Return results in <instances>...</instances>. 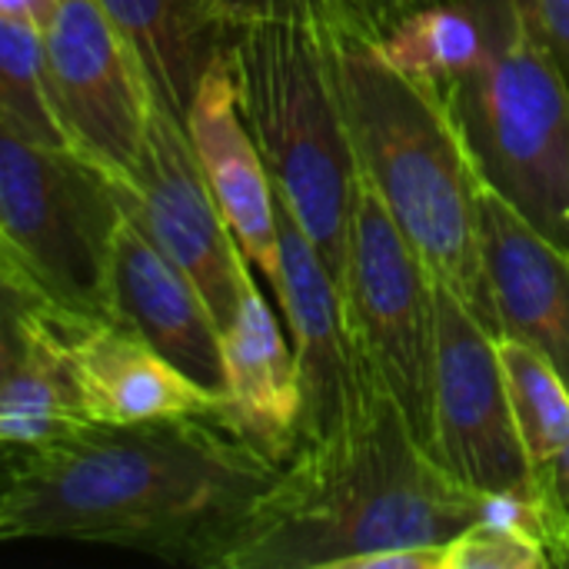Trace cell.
Returning a JSON list of instances; mask_svg holds the SVG:
<instances>
[{"label":"cell","mask_w":569,"mask_h":569,"mask_svg":"<svg viewBox=\"0 0 569 569\" xmlns=\"http://www.w3.org/2000/svg\"><path fill=\"white\" fill-rule=\"evenodd\" d=\"M280 467L223 417L90 423L27 450L0 543L77 540L210 569Z\"/></svg>","instance_id":"6da1fadb"},{"label":"cell","mask_w":569,"mask_h":569,"mask_svg":"<svg viewBox=\"0 0 569 569\" xmlns=\"http://www.w3.org/2000/svg\"><path fill=\"white\" fill-rule=\"evenodd\" d=\"M490 507L493 497L453 480L380 393L347 427L297 447L210 569H347L363 553L447 543Z\"/></svg>","instance_id":"7a4b0ae2"},{"label":"cell","mask_w":569,"mask_h":569,"mask_svg":"<svg viewBox=\"0 0 569 569\" xmlns=\"http://www.w3.org/2000/svg\"><path fill=\"white\" fill-rule=\"evenodd\" d=\"M333 43L363 180L433 280L497 337L480 243V173L447 97L397 70L370 40L333 33Z\"/></svg>","instance_id":"3957f363"},{"label":"cell","mask_w":569,"mask_h":569,"mask_svg":"<svg viewBox=\"0 0 569 569\" xmlns=\"http://www.w3.org/2000/svg\"><path fill=\"white\" fill-rule=\"evenodd\" d=\"M230 70L277 200L340 287L360 167L333 33L300 20L240 23L230 40Z\"/></svg>","instance_id":"277c9868"},{"label":"cell","mask_w":569,"mask_h":569,"mask_svg":"<svg viewBox=\"0 0 569 569\" xmlns=\"http://www.w3.org/2000/svg\"><path fill=\"white\" fill-rule=\"evenodd\" d=\"M487 47L443 90L480 180L569 250V83L530 33L520 0H467Z\"/></svg>","instance_id":"5b68a950"},{"label":"cell","mask_w":569,"mask_h":569,"mask_svg":"<svg viewBox=\"0 0 569 569\" xmlns=\"http://www.w3.org/2000/svg\"><path fill=\"white\" fill-rule=\"evenodd\" d=\"M120 220V183L107 170L0 120V233L57 307L103 313V277Z\"/></svg>","instance_id":"8992f818"},{"label":"cell","mask_w":569,"mask_h":569,"mask_svg":"<svg viewBox=\"0 0 569 569\" xmlns=\"http://www.w3.org/2000/svg\"><path fill=\"white\" fill-rule=\"evenodd\" d=\"M340 300L377 387L400 407L413 437L433 450L437 280L363 173L357 177Z\"/></svg>","instance_id":"52a82bcc"},{"label":"cell","mask_w":569,"mask_h":569,"mask_svg":"<svg viewBox=\"0 0 569 569\" xmlns=\"http://www.w3.org/2000/svg\"><path fill=\"white\" fill-rule=\"evenodd\" d=\"M433 460L473 493L530 500L540 490L510 410L497 337L470 307L437 283Z\"/></svg>","instance_id":"ba28073f"},{"label":"cell","mask_w":569,"mask_h":569,"mask_svg":"<svg viewBox=\"0 0 569 569\" xmlns=\"http://www.w3.org/2000/svg\"><path fill=\"white\" fill-rule=\"evenodd\" d=\"M43 60L70 147L127 183L157 93L137 50L97 0H60L43 27Z\"/></svg>","instance_id":"9c48e42d"},{"label":"cell","mask_w":569,"mask_h":569,"mask_svg":"<svg viewBox=\"0 0 569 569\" xmlns=\"http://www.w3.org/2000/svg\"><path fill=\"white\" fill-rule=\"evenodd\" d=\"M123 213L173 260L203 293L220 330L233 320L250 260L227 227L190 147L183 117L153 93L140 160L120 183Z\"/></svg>","instance_id":"30bf717a"},{"label":"cell","mask_w":569,"mask_h":569,"mask_svg":"<svg viewBox=\"0 0 569 569\" xmlns=\"http://www.w3.org/2000/svg\"><path fill=\"white\" fill-rule=\"evenodd\" d=\"M280 300L303 393V443L320 440L357 420L383 390L377 387L363 353L350 333L340 287L317 247L277 200Z\"/></svg>","instance_id":"8fae6325"},{"label":"cell","mask_w":569,"mask_h":569,"mask_svg":"<svg viewBox=\"0 0 569 569\" xmlns=\"http://www.w3.org/2000/svg\"><path fill=\"white\" fill-rule=\"evenodd\" d=\"M53 323L93 423L130 427L180 417L230 420L220 390L200 387L120 320L57 307Z\"/></svg>","instance_id":"7c38bea8"},{"label":"cell","mask_w":569,"mask_h":569,"mask_svg":"<svg viewBox=\"0 0 569 569\" xmlns=\"http://www.w3.org/2000/svg\"><path fill=\"white\" fill-rule=\"evenodd\" d=\"M103 313L137 330L200 387L223 393L217 317L183 267L173 263L127 213L110 243Z\"/></svg>","instance_id":"4fadbf2b"},{"label":"cell","mask_w":569,"mask_h":569,"mask_svg":"<svg viewBox=\"0 0 569 569\" xmlns=\"http://www.w3.org/2000/svg\"><path fill=\"white\" fill-rule=\"evenodd\" d=\"M183 127L207 187L233 230L243 257L270 287L280 277V233H277V190L267 163L243 123L230 50L207 67L183 110Z\"/></svg>","instance_id":"5bb4252c"},{"label":"cell","mask_w":569,"mask_h":569,"mask_svg":"<svg viewBox=\"0 0 569 569\" xmlns=\"http://www.w3.org/2000/svg\"><path fill=\"white\" fill-rule=\"evenodd\" d=\"M480 243L497 337L543 353L569 387V250L480 180Z\"/></svg>","instance_id":"9a60e30c"},{"label":"cell","mask_w":569,"mask_h":569,"mask_svg":"<svg viewBox=\"0 0 569 569\" xmlns=\"http://www.w3.org/2000/svg\"><path fill=\"white\" fill-rule=\"evenodd\" d=\"M220 353L230 427L287 463L303 443V393L293 347L257 280L243 287L233 320L220 330Z\"/></svg>","instance_id":"2e32d148"},{"label":"cell","mask_w":569,"mask_h":569,"mask_svg":"<svg viewBox=\"0 0 569 569\" xmlns=\"http://www.w3.org/2000/svg\"><path fill=\"white\" fill-rule=\"evenodd\" d=\"M137 50L153 90L183 117L197 80L230 50L237 27L217 0H97Z\"/></svg>","instance_id":"e0dca14e"},{"label":"cell","mask_w":569,"mask_h":569,"mask_svg":"<svg viewBox=\"0 0 569 569\" xmlns=\"http://www.w3.org/2000/svg\"><path fill=\"white\" fill-rule=\"evenodd\" d=\"M53 310L40 323L30 350L0 377V447L40 450L93 423L57 333Z\"/></svg>","instance_id":"ac0fdd59"},{"label":"cell","mask_w":569,"mask_h":569,"mask_svg":"<svg viewBox=\"0 0 569 569\" xmlns=\"http://www.w3.org/2000/svg\"><path fill=\"white\" fill-rule=\"evenodd\" d=\"M483 47V20L467 0H417L377 40V50L397 70L440 93L480 60Z\"/></svg>","instance_id":"d6986e66"},{"label":"cell","mask_w":569,"mask_h":569,"mask_svg":"<svg viewBox=\"0 0 569 569\" xmlns=\"http://www.w3.org/2000/svg\"><path fill=\"white\" fill-rule=\"evenodd\" d=\"M497 357L523 453L533 473H547L569 450L567 380L543 353L513 337H497Z\"/></svg>","instance_id":"ffe728a7"},{"label":"cell","mask_w":569,"mask_h":569,"mask_svg":"<svg viewBox=\"0 0 569 569\" xmlns=\"http://www.w3.org/2000/svg\"><path fill=\"white\" fill-rule=\"evenodd\" d=\"M0 120L37 143L70 147L50 97L43 30L10 17H0Z\"/></svg>","instance_id":"44dd1931"},{"label":"cell","mask_w":569,"mask_h":569,"mask_svg":"<svg viewBox=\"0 0 569 569\" xmlns=\"http://www.w3.org/2000/svg\"><path fill=\"white\" fill-rule=\"evenodd\" d=\"M413 3L417 0H217L233 27L253 20H300L370 43H377Z\"/></svg>","instance_id":"7402d4cb"},{"label":"cell","mask_w":569,"mask_h":569,"mask_svg":"<svg viewBox=\"0 0 569 569\" xmlns=\"http://www.w3.org/2000/svg\"><path fill=\"white\" fill-rule=\"evenodd\" d=\"M543 543L517 520H510L497 500L487 517L460 530L443 543V569H550Z\"/></svg>","instance_id":"603a6c76"},{"label":"cell","mask_w":569,"mask_h":569,"mask_svg":"<svg viewBox=\"0 0 569 569\" xmlns=\"http://www.w3.org/2000/svg\"><path fill=\"white\" fill-rule=\"evenodd\" d=\"M53 307L57 303L40 287V280L27 270L13 247L0 240V377L13 370V363L30 350L40 323Z\"/></svg>","instance_id":"cb8c5ba5"},{"label":"cell","mask_w":569,"mask_h":569,"mask_svg":"<svg viewBox=\"0 0 569 569\" xmlns=\"http://www.w3.org/2000/svg\"><path fill=\"white\" fill-rule=\"evenodd\" d=\"M523 20L569 83V0H520Z\"/></svg>","instance_id":"d4e9b609"},{"label":"cell","mask_w":569,"mask_h":569,"mask_svg":"<svg viewBox=\"0 0 569 569\" xmlns=\"http://www.w3.org/2000/svg\"><path fill=\"white\" fill-rule=\"evenodd\" d=\"M347 569H443V543L433 547H393L357 557Z\"/></svg>","instance_id":"484cf974"},{"label":"cell","mask_w":569,"mask_h":569,"mask_svg":"<svg viewBox=\"0 0 569 569\" xmlns=\"http://www.w3.org/2000/svg\"><path fill=\"white\" fill-rule=\"evenodd\" d=\"M57 7H60V0H0V17L23 20V23H33L43 30Z\"/></svg>","instance_id":"4316f807"},{"label":"cell","mask_w":569,"mask_h":569,"mask_svg":"<svg viewBox=\"0 0 569 569\" xmlns=\"http://www.w3.org/2000/svg\"><path fill=\"white\" fill-rule=\"evenodd\" d=\"M23 460H27V450L0 447V523H3L7 507H10V500H13V490H17V480H20Z\"/></svg>","instance_id":"83f0119b"},{"label":"cell","mask_w":569,"mask_h":569,"mask_svg":"<svg viewBox=\"0 0 569 569\" xmlns=\"http://www.w3.org/2000/svg\"><path fill=\"white\" fill-rule=\"evenodd\" d=\"M547 473H550V480H553L557 493H560V497L569 503V450L560 457V460H557V463H553V467H550V470H547Z\"/></svg>","instance_id":"f1b7e54d"},{"label":"cell","mask_w":569,"mask_h":569,"mask_svg":"<svg viewBox=\"0 0 569 569\" xmlns=\"http://www.w3.org/2000/svg\"><path fill=\"white\" fill-rule=\"evenodd\" d=\"M567 507H569V503H567ZM567 567H569V560H567Z\"/></svg>","instance_id":"f546056e"},{"label":"cell","mask_w":569,"mask_h":569,"mask_svg":"<svg viewBox=\"0 0 569 569\" xmlns=\"http://www.w3.org/2000/svg\"><path fill=\"white\" fill-rule=\"evenodd\" d=\"M0 240H3V233H0Z\"/></svg>","instance_id":"4dcf8cb0"}]
</instances>
